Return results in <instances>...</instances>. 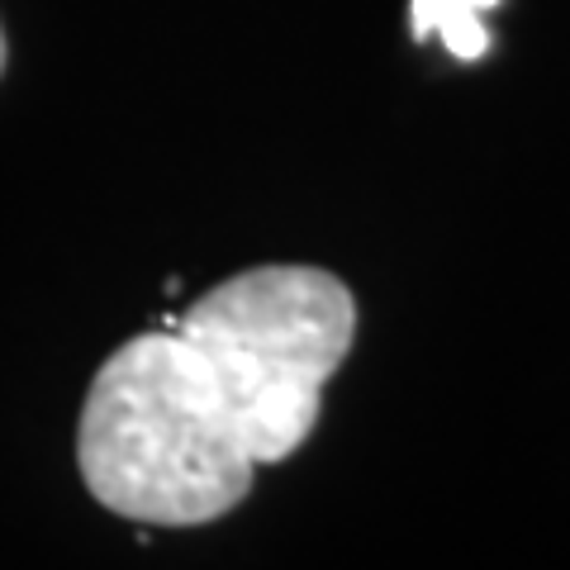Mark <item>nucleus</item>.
Here are the masks:
<instances>
[{
  "label": "nucleus",
  "instance_id": "nucleus-1",
  "mask_svg": "<svg viewBox=\"0 0 570 570\" xmlns=\"http://www.w3.org/2000/svg\"><path fill=\"white\" fill-rule=\"evenodd\" d=\"M77 466L96 504L142 528L224 519L257 475L209 366L171 324L105 356L81 404Z\"/></svg>",
  "mask_w": 570,
  "mask_h": 570
},
{
  "label": "nucleus",
  "instance_id": "nucleus-2",
  "mask_svg": "<svg viewBox=\"0 0 570 570\" xmlns=\"http://www.w3.org/2000/svg\"><path fill=\"white\" fill-rule=\"evenodd\" d=\"M200 352L257 466L305 448L356 333L352 291L318 266H253L171 324Z\"/></svg>",
  "mask_w": 570,
  "mask_h": 570
},
{
  "label": "nucleus",
  "instance_id": "nucleus-3",
  "mask_svg": "<svg viewBox=\"0 0 570 570\" xmlns=\"http://www.w3.org/2000/svg\"><path fill=\"white\" fill-rule=\"evenodd\" d=\"M499 0H414L409 6V29L414 39H442L452 58L475 62L490 48V29H485V10H494Z\"/></svg>",
  "mask_w": 570,
  "mask_h": 570
},
{
  "label": "nucleus",
  "instance_id": "nucleus-4",
  "mask_svg": "<svg viewBox=\"0 0 570 570\" xmlns=\"http://www.w3.org/2000/svg\"><path fill=\"white\" fill-rule=\"evenodd\" d=\"M0 71H6V29H0Z\"/></svg>",
  "mask_w": 570,
  "mask_h": 570
}]
</instances>
